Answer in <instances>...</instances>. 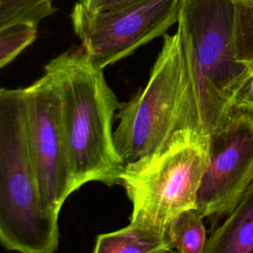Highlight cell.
I'll list each match as a JSON object with an SVG mask.
<instances>
[{
    "label": "cell",
    "mask_w": 253,
    "mask_h": 253,
    "mask_svg": "<svg viewBox=\"0 0 253 253\" xmlns=\"http://www.w3.org/2000/svg\"><path fill=\"white\" fill-rule=\"evenodd\" d=\"M30 151L42 196L59 214L66 199L78 189L65 136L61 101L45 74L25 88Z\"/></svg>",
    "instance_id": "cell-7"
},
{
    "label": "cell",
    "mask_w": 253,
    "mask_h": 253,
    "mask_svg": "<svg viewBox=\"0 0 253 253\" xmlns=\"http://www.w3.org/2000/svg\"><path fill=\"white\" fill-rule=\"evenodd\" d=\"M205 253H253V183L207 240Z\"/></svg>",
    "instance_id": "cell-9"
},
{
    "label": "cell",
    "mask_w": 253,
    "mask_h": 253,
    "mask_svg": "<svg viewBox=\"0 0 253 253\" xmlns=\"http://www.w3.org/2000/svg\"><path fill=\"white\" fill-rule=\"evenodd\" d=\"M58 217L45 204L35 171L25 88H0V243L18 253H54Z\"/></svg>",
    "instance_id": "cell-3"
},
{
    "label": "cell",
    "mask_w": 253,
    "mask_h": 253,
    "mask_svg": "<svg viewBox=\"0 0 253 253\" xmlns=\"http://www.w3.org/2000/svg\"><path fill=\"white\" fill-rule=\"evenodd\" d=\"M182 0H131L99 11L76 2L72 28L90 61L105 67L164 36L177 23Z\"/></svg>",
    "instance_id": "cell-6"
},
{
    "label": "cell",
    "mask_w": 253,
    "mask_h": 253,
    "mask_svg": "<svg viewBox=\"0 0 253 253\" xmlns=\"http://www.w3.org/2000/svg\"><path fill=\"white\" fill-rule=\"evenodd\" d=\"M177 25L190 84L176 131L209 136L232 112L234 95L251 72L237 58L234 1L182 0Z\"/></svg>",
    "instance_id": "cell-1"
},
{
    "label": "cell",
    "mask_w": 253,
    "mask_h": 253,
    "mask_svg": "<svg viewBox=\"0 0 253 253\" xmlns=\"http://www.w3.org/2000/svg\"><path fill=\"white\" fill-rule=\"evenodd\" d=\"M232 111L253 113V71L247 76L234 95Z\"/></svg>",
    "instance_id": "cell-14"
},
{
    "label": "cell",
    "mask_w": 253,
    "mask_h": 253,
    "mask_svg": "<svg viewBox=\"0 0 253 253\" xmlns=\"http://www.w3.org/2000/svg\"><path fill=\"white\" fill-rule=\"evenodd\" d=\"M171 248L167 230L131 223L97 236L93 253H159Z\"/></svg>",
    "instance_id": "cell-10"
},
{
    "label": "cell",
    "mask_w": 253,
    "mask_h": 253,
    "mask_svg": "<svg viewBox=\"0 0 253 253\" xmlns=\"http://www.w3.org/2000/svg\"><path fill=\"white\" fill-rule=\"evenodd\" d=\"M37 25L19 24L0 33V68L16 58L37 38Z\"/></svg>",
    "instance_id": "cell-13"
},
{
    "label": "cell",
    "mask_w": 253,
    "mask_h": 253,
    "mask_svg": "<svg viewBox=\"0 0 253 253\" xmlns=\"http://www.w3.org/2000/svg\"><path fill=\"white\" fill-rule=\"evenodd\" d=\"M131 0H77V3L90 11H99Z\"/></svg>",
    "instance_id": "cell-15"
},
{
    "label": "cell",
    "mask_w": 253,
    "mask_h": 253,
    "mask_svg": "<svg viewBox=\"0 0 253 253\" xmlns=\"http://www.w3.org/2000/svg\"><path fill=\"white\" fill-rule=\"evenodd\" d=\"M208 162L209 136L183 129L159 151L126 164L121 185L132 205L129 222L167 230L180 213L196 209Z\"/></svg>",
    "instance_id": "cell-4"
},
{
    "label": "cell",
    "mask_w": 253,
    "mask_h": 253,
    "mask_svg": "<svg viewBox=\"0 0 253 253\" xmlns=\"http://www.w3.org/2000/svg\"><path fill=\"white\" fill-rule=\"evenodd\" d=\"M189 82L179 35L165 34L147 83L119 109L114 141L125 165L149 156L168 143L176 131Z\"/></svg>",
    "instance_id": "cell-5"
},
{
    "label": "cell",
    "mask_w": 253,
    "mask_h": 253,
    "mask_svg": "<svg viewBox=\"0 0 253 253\" xmlns=\"http://www.w3.org/2000/svg\"><path fill=\"white\" fill-rule=\"evenodd\" d=\"M159 253H179V252H177L173 248H168V249H165V250H163V251H161Z\"/></svg>",
    "instance_id": "cell-16"
},
{
    "label": "cell",
    "mask_w": 253,
    "mask_h": 253,
    "mask_svg": "<svg viewBox=\"0 0 253 253\" xmlns=\"http://www.w3.org/2000/svg\"><path fill=\"white\" fill-rule=\"evenodd\" d=\"M253 183V115L232 111L209 135V162L197 194L204 217L227 215Z\"/></svg>",
    "instance_id": "cell-8"
},
{
    "label": "cell",
    "mask_w": 253,
    "mask_h": 253,
    "mask_svg": "<svg viewBox=\"0 0 253 253\" xmlns=\"http://www.w3.org/2000/svg\"><path fill=\"white\" fill-rule=\"evenodd\" d=\"M237 58L253 71V0H233Z\"/></svg>",
    "instance_id": "cell-12"
},
{
    "label": "cell",
    "mask_w": 253,
    "mask_h": 253,
    "mask_svg": "<svg viewBox=\"0 0 253 253\" xmlns=\"http://www.w3.org/2000/svg\"><path fill=\"white\" fill-rule=\"evenodd\" d=\"M171 248L179 253H205L207 230L204 216L197 209L180 213L168 226Z\"/></svg>",
    "instance_id": "cell-11"
},
{
    "label": "cell",
    "mask_w": 253,
    "mask_h": 253,
    "mask_svg": "<svg viewBox=\"0 0 253 253\" xmlns=\"http://www.w3.org/2000/svg\"><path fill=\"white\" fill-rule=\"evenodd\" d=\"M58 91L62 121L78 189L88 182L121 185L125 163L114 141L113 121L121 103L81 49L69 50L44 67Z\"/></svg>",
    "instance_id": "cell-2"
}]
</instances>
